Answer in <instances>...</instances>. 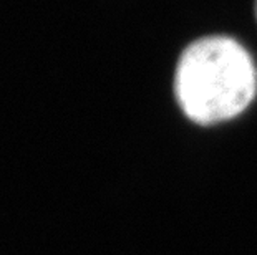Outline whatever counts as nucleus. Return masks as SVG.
<instances>
[{
  "label": "nucleus",
  "instance_id": "obj_1",
  "mask_svg": "<svg viewBox=\"0 0 257 255\" xmlns=\"http://www.w3.org/2000/svg\"><path fill=\"white\" fill-rule=\"evenodd\" d=\"M257 91V72L245 48L227 37H206L183 52L174 93L191 121L214 124L240 115Z\"/></svg>",
  "mask_w": 257,
  "mask_h": 255
},
{
  "label": "nucleus",
  "instance_id": "obj_2",
  "mask_svg": "<svg viewBox=\"0 0 257 255\" xmlns=\"http://www.w3.org/2000/svg\"><path fill=\"white\" fill-rule=\"evenodd\" d=\"M255 15H257V2H255Z\"/></svg>",
  "mask_w": 257,
  "mask_h": 255
}]
</instances>
